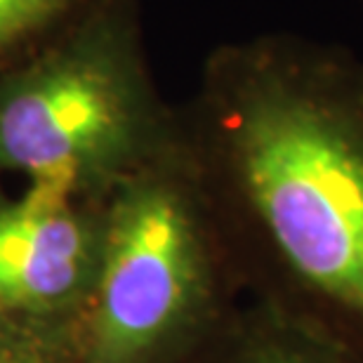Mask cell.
Returning <instances> with one entry per match:
<instances>
[{
    "instance_id": "obj_3",
    "label": "cell",
    "mask_w": 363,
    "mask_h": 363,
    "mask_svg": "<svg viewBox=\"0 0 363 363\" xmlns=\"http://www.w3.org/2000/svg\"><path fill=\"white\" fill-rule=\"evenodd\" d=\"M182 137L149 67L140 7L108 0L0 74V179L108 194Z\"/></svg>"
},
{
    "instance_id": "obj_6",
    "label": "cell",
    "mask_w": 363,
    "mask_h": 363,
    "mask_svg": "<svg viewBox=\"0 0 363 363\" xmlns=\"http://www.w3.org/2000/svg\"><path fill=\"white\" fill-rule=\"evenodd\" d=\"M108 0H0V74L33 57Z\"/></svg>"
},
{
    "instance_id": "obj_4",
    "label": "cell",
    "mask_w": 363,
    "mask_h": 363,
    "mask_svg": "<svg viewBox=\"0 0 363 363\" xmlns=\"http://www.w3.org/2000/svg\"><path fill=\"white\" fill-rule=\"evenodd\" d=\"M104 196L0 179V325H78L104 241Z\"/></svg>"
},
{
    "instance_id": "obj_1",
    "label": "cell",
    "mask_w": 363,
    "mask_h": 363,
    "mask_svg": "<svg viewBox=\"0 0 363 363\" xmlns=\"http://www.w3.org/2000/svg\"><path fill=\"white\" fill-rule=\"evenodd\" d=\"M179 121L248 300L363 354V57L295 33L224 43Z\"/></svg>"
},
{
    "instance_id": "obj_7",
    "label": "cell",
    "mask_w": 363,
    "mask_h": 363,
    "mask_svg": "<svg viewBox=\"0 0 363 363\" xmlns=\"http://www.w3.org/2000/svg\"><path fill=\"white\" fill-rule=\"evenodd\" d=\"M0 363H81V328L0 325Z\"/></svg>"
},
{
    "instance_id": "obj_2",
    "label": "cell",
    "mask_w": 363,
    "mask_h": 363,
    "mask_svg": "<svg viewBox=\"0 0 363 363\" xmlns=\"http://www.w3.org/2000/svg\"><path fill=\"white\" fill-rule=\"evenodd\" d=\"M243 288L184 135L104 199L81 363H196Z\"/></svg>"
},
{
    "instance_id": "obj_5",
    "label": "cell",
    "mask_w": 363,
    "mask_h": 363,
    "mask_svg": "<svg viewBox=\"0 0 363 363\" xmlns=\"http://www.w3.org/2000/svg\"><path fill=\"white\" fill-rule=\"evenodd\" d=\"M196 363H363V354L314 325L248 300Z\"/></svg>"
}]
</instances>
